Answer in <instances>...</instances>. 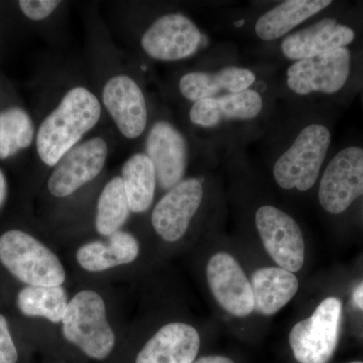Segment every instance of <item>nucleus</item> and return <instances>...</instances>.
I'll list each match as a JSON object with an SVG mask.
<instances>
[{
	"label": "nucleus",
	"instance_id": "obj_1",
	"mask_svg": "<svg viewBox=\"0 0 363 363\" xmlns=\"http://www.w3.org/2000/svg\"><path fill=\"white\" fill-rule=\"evenodd\" d=\"M104 113L99 96L90 86L76 82L62 90L38 128L35 149L40 161L54 168L97 128Z\"/></svg>",
	"mask_w": 363,
	"mask_h": 363
},
{
	"label": "nucleus",
	"instance_id": "obj_25",
	"mask_svg": "<svg viewBox=\"0 0 363 363\" xmlns=\"http://www.w3.org/2000/svg\"><path fill=\"white\" fill-rule=\"evenodd\" d=\"M35 125L30 114L21 107L0 111V160L16 156L35 143Z\"/></svg>",
	"mask_w": 363,
	"mask_h": 363
},
{
	"label": "nucleus",
	"instance_id": "obj_20",
	"mask_svg": "<svg viewBox=\"0 0 363 363\" xmlns=\"http://www.w3.org/2000/svg\"><path fill=\"white\" fill-rule=\"evenodd\" d=\"M255 310L264 316L276 314L298 291L297 277L281 267H264L253 272Z\"/></svg>",
	"mask_w": 363,
	"mask_h": 363
},
{
	"label": "nucleus",
	"instance_id": "obj_22",
	"mask_svg": "<svg viewBox=\"0 0 363 363\" xmlns=\"http://www.w3.org/2000/svg\"><path fill=\"white\" fill-rule=\"evenodd\" d=\"M121 177L131 213H145L152 207L157 185L156 169L150 157L136 152L123 162Z\"/></svg>",
	"mask_w": 363,
	"mask_h": 363
},
{
	"label": "nucleus",
	"instance_id": "obj_14",
	"mask_svg": "<svg viewBox=\"0 0 363 363\" xmlns=\"http://www.w3.org/2000/svg\"><path fill=\"white\" fill-rule=\"evenodd\" d=\"M206 274L215 300L225 311L236 317L252 314L255 310L252 285L233 257L216 253L208 262Z\"/></svg>",
	"mask_w": 363,
	"mask_h": 363
},
{
	"label": "nucleus",
	"instance_id": "obj_5",
	"mask_svg": "<svg viewBox=\"0 0 363 363\" xmlns=\"http://www.w3.org/2000/svg\"><path fill=\"white\" fill-rule=\"evenodd\" d=\"M331 135L321 124H311L301 131L274 167L279 187L308 191L316 183L320 169L330 145Z\"/></svg>",
	"mask_w": 363,
	"mask_h": 363
},
{
	"label": "nucleus",
	"instance_id": "obj_2",
	"mask_svg": "<svg viewBox=\"0 0 363 363\" xmlns=\"http://www.w3.org/2000/svg\"><path fill=\"white\" fill-rule=\"evenodd\" d=\"M117 133L128 142H138L149 128L145 91L128 69L116 67L105 74L97 93Z\"/></svg>",
	"mask_w": 363,
	"mask_h": 363
},
{
	"label": "nucleus",
	"instance_id": "obj_24",
	"mask_svg": "<svg viewBox=\"0 0 363 363\" xmlns=\"http://www.w3.org/2000/svg\"><path fill=\"white\" fill-rule=\"evenodd\" d=\"M68 304V296L62 286H28L18 296V307L21 314L45 318L52 323L62 322Z\"/></svg>",
	"mask_w": 363,
	"mask_h": 363
},
{
	"label": "nucleus",
	"instance_id": "obj_3",
	"mask_svg": "<svg viewBox=\"0 0 363 363\" xmlns=\"http://www.w3.org/2000/svg\"><path fill=\"white\" fill-rule=\"evenodd\" d=\"M0 262L28 286H58L66 279L58 257L37 238L18 229L0 236Z\"/></svg>",
	"mask_w": 363,
	"mask_h": 363
},
{
	"label": "nucleus",
	"instance_id": "obj_4",
	"mask_svg": "<svg viewBox=\"0 0 363 363\" xmlns=\"http://www.w3.org/2000/svg\"><path fill=\"white\" fill-rule=\"evenodd\" d=\"M62 333L69 342L93 359H105L113 350L116 335L107 321L104 298L93 291L76 294L62 319Z\"/></svg>",
	"mask_w": 363,
	"mask_h": 363
},
{
	"label": "nucleus",
	"instance_id": "obj_7",
	"mask_svg": "<svg viewBox=\"0 0 363 363\" xmlns=\"http://www.w3.org/2000/svg\"><path fill=\"white\" fill-rule=\"evenodd\" d=\"M342 304L337 298H325L311 317L290 332V345L298 363H327L337 347Z\"/></svg>",
	"mask_w": 363,
	"mask_h": 363
},
{
	"label": "nucleus",
	"instance_id": "obj_19",
	"mask_svg": "<svg viewBox=\"0 0 363 363\" xmlns=\"http://www.w3.org/2000/svg\"><path fill=\"white\" fill-rule=\"evenodd\" d=\"M140 252V245L135 236L118 230L107 241H91L79 247V264L88 272H104L133 262Z\"/></svg>",
	"mask_w": 363,
	"mask_h": 363
},
{
	"label": "nucleus",
	"instance_id": "obj_27",
	"mask_svg": "<svg viewBox=\"0 0 363 363\" xmlns=\"http://www.w3.org/2000/svg\"><path fill=\"white\" fill-rule=\"evenodd\" d=\"M18 354L6 317L0 314V363H16Z\"/></svg>",
	"mask_w": 363,
	"mask_h": 363
},
{
	"label": "nucleus",
	"instance_id": "obj_31",
	"mask_svg": "<svg viewBox=\"0 0 363 363\" xmlns=\"http://www.w3.org/2000/svg\"><path fill=\"white\" fill-rule=\"evenodd\" d=\"M350 363H363L362 362H350Z\"/></svg>",
	"mask_w": 363,
	"mask_h": 363
},
{
	"label": "nucleus",
	"instance_id": "obj_8",
	"mask_svg": "<svg viewBox=\"0 0 363 363\" xmlns=\"http://www.w3.org/2000/svg\"><path fill=\"white\" fill-rule=\"evenodd\" d=\"M202 38L199 28L188 16L171 13L160 16L143 30L140 45L150 58L175 62L193 56Z\"/></svg>",
	"mask_w": 363,
	"mask_h": 363
},
{
	"label": "nucleus",
	"instance_id": "obj_21",
	"mask_svg": "<svg viewBox=\"0 0 363 363\" xmlns=\"http://www.w3.org/2000/svg\"><path fill=\"white\" fill-rule=\"evenodd\" d=\"M330 0H288L260 16L255 33L262 40L284 37L294 28L330 6Z\"/></svg>",
	"mask_w": 363,
	"mask_h": 363
},
{
	"label": "nucleus",
	"instance_id": "obj_12",
	"mask_svg": "<svg viewBox=\"0 0 363 363\" xmlns=\"http://www.w3.org/2000/svg\"><path fill=\"white\" fill-rule=\"evenodd\" d=\"M350 73V52L346 48L296 62L288 70V86L298 95L333 94L343 87Z\"/></svg>",
	"mask_w": 363,
	"mask_h": 363
},
{
	"label": "nucleus",
	"instance_id": "obj_23",
	"mask_svg": "<svg viewBox=\"0 0 363 363\" xmlns=\"http://www.w3.org/2000/svg\"><path fill=\"white\" fill-rule=\"evenodd\" d=\"M130 213L123 179L121 175L112 177L105 184L98 197L95 216L97 233L108 238L116 231L121 230Z\"/></svg>",
	"mask_w": 363,
	"mask_h": 363
},
{
	"label": "nucleus",
	"instance_id": "obj_11",
	"mask_svg": "<svg viewBox=\"0 0 363 363\" xmlns=\"http://www.w3.org/2000/svg\"><path fill=\"white\" fill-rule=\"evenodd\" d=\"M145 155L156 169L157 186L171 190L184 180L188 164V143L174 124L157 121L145 133Z\"/></svg>",
	"mask_w": 363,
	"mask_h": 363
},
{
	"label": "nucleus",
	"instance_id": "obj_17",
	"mask_svg": "<svg viewBox=\"0 0 363 363\" xmlns=\"http://www.w3.org/2000/svg\"><path fill=\"white\" fill-rule=\"evenodd\" d=\"M262 98L255 90L228 93L193 104L189 112L191 123L203 128H214L224 121H247L262 111Z\"/></svg>",
	"mask_w": 363,
	"mask_h": 363
},
{
	"label": "nucleus",
	"instance_id": "obj_18",
	"mask_svg": "<svg viewBox=\"0 0 363 363\" xmlns=\"http://www.w3.org/2000/svg\"><path fill=\"white\" fill-rule=\"evenodd\" d=\"M255 81L252 71L228 67L217 72L194 71L185 74L179 82V90L189 101L196 102L216 97L221 91L238 93L247 90Z\"/></svg>",
	"mask_w": 363,
	"mask_h": 363
},
{
	"label": "nucleus",
	"instance_id": "obj_28",
	"mask_svg": "<svg viewBox=\"0 0 363 363\" xmlns=\"http://www.w3.org/2000/svg\"><path fill=\"white\" fill-rule=\"evenodd\" d=\"M193 363H235L230 358L218 357V355H211V357H204L196 359Z\"/></svg>",
	"mask_w": 363,
	"mask_h": 363
},
{
	"label": "nucleus",
	"instance_id": "obj_13",
	"mask_svg": "<svg viewBox=\"0 0 363 363\" xmlns=\"http://www.w3.org/2000/svg\"><path fill=\"white\" fill-rule=\"evenodd\" d=\"M203 194L201 181L195 178L186 179L167 191L154 207L150 218L162 240L175 242L185 235L201 205Z\"/></svg>",
	"mask_w": 363,
	"mask_h": 363
},
{
	"label": "nucleus",
	"instance_id": "obj_30",
	"mask_svg": "<svg viewBox=\"0 0 363 363\" xmlns=\"http://www.w3.org/2000/svg\"><path fill=\"white\" fill-rule=\"evenodd\" d=\"M352 297L355 305L363 312V281L355 288Z\"/></svg>",
	"mask_w": 363,
	"mask_h": 363
},
{
	"label": "nucleus",
	"instance_id": "obj_6",
	"mask_svg": "<svg viewBox=\"0 0 363 363\" xmlns=\"http://www.w3.org/2000/svg\"><path fill=\"white\" fill-rule=\"evenodd\" d=\"M108 135L86 138L69 150L52 169L47 188L55 198H67L88 185L104 172L111 154Z\"/></svg>",
	"mask_w": 363,
	"mask_h": 363
},
{
	"label": "nucleus",
	"instance_id": "obj_10",
	"mask_svg": "<svg viewBox=\"0 0 363 363\" xmlns=\"http://www.w3.org/2000/svg\"><path fill=\"white\" fill-rule=\"evenodd\" d=\"M363 195V149L341 150L325 169L319 187L321 206L331 214H340Z\"/></svg>",
	"mask_w": 363,
	"mask_h": 363
},
{
	"label": "nucleus",
	"instance_id": "obj_15",
	"mask_svg": "<svg viewBox=\"0 0 363 363\" xmlns=\"http://www.w3.org/2000/svg\"><path fill=\"white\" fill-rule=\"evenodd\" d=\"M200 348V336L191 325H164L147 341L135 363H193Z\"/></svg>",
	"mask_w": 363,
	"mask_h": 363
},
{
	"label": "nucleus",
	"instance_id": "obj_29",
	"mask_svg": "<svg viewBox=\"0 0 363 363\" xmlns=\"http://www.w3.org/2000/svg\"><path fill=\"white\" fill-rule=\"evenodd\" d=\"M7 197V183L4 172L0 169V208L6 202Z\"/></svg>",
	"mask_w": 363,
	"mask_h": 363
},
{
	"label": "nucleus",
	"instance_id": "obj_16",
	"mask_svg": "<svg viewBox=\"0 0 363 363\" xmlns=\"http://www.w3.org/2000/svg\"><path fill=\"white\" fill-rule=\"evenodd\" d=\"M354 37L350 26L340 25L333 18H325L286 37L281 51L286 58L301 61L341 49L350 45Z\"/></svg>",
	"mask_w": 363,
	"mask_h": 363
},
{
	"label": "nucleus",
	"instance_id": "obj_26",
	"mask_svg": "<svg viewBox=\"0 0 363 363\" xmlns=\"http://www.w3.org/2000/svg\"><path fill=\"white\" fill-rule=\"evenodd\" d=\"M21 11L30 21H40L56 14L63 2L58 0H21L18 2Z\"/></svg>",
	"mask_w": 363,
	"mask_h": 363
},
{
	"label": "nucleus",
	"instance_id": "obj_9",
	"mask_svg": "<svg viewBox=\"0 0 363 363\" xmlns=\"http://www.w3.org/2000/svg\"><path fill=\"white\" fill-rule=\"evenodd\" d=\"M255 225L267 253L279 267L293 274L302 269L304 236L290 215L274 206H262L255 214Z\"/></svg>",
	"mask_w": 363,
	"mask_h": 363
}]
</instances>
